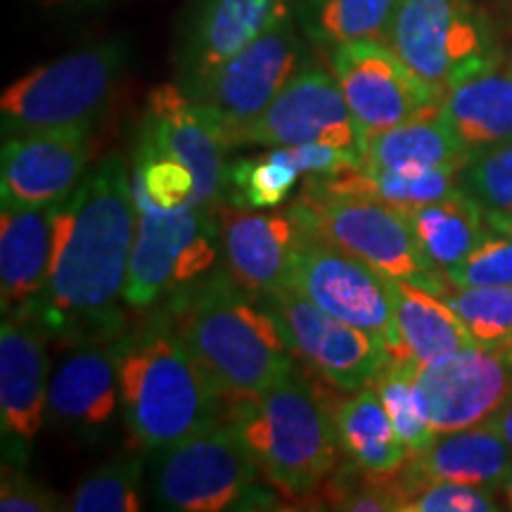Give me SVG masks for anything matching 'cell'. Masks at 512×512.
<instances>
[{"instance_id": "d6986e66", "label": "cell", "mask_w": 512, "mask_h": 512, "mask_svg": "<svg viewBox=\"0 0 512 512\" xmlns=\"http://www.w3.org/2000/svg\"><path fill=\"white\" fill-rule=\"evenodd\" d=\"M48 354L43 328L5 316L0 330V427L10 458L24 460L48 413Z\"/></svg>"}, {"instance_id": "4316f807", "label": "cell", "mask_w": 512, "mask_h": 512, "mask_svg": "<svg viewBox=\"0 0 512 512\" xmlns=\"http://www.w3.org/2000/svg\"><path fill=\"white\" fill-rule=\"evenodd\" d=\"M335 425L339 451L363 475L394 477L411 458L373 384L337 403Z\"/></svg>"}, {"instance_id": "3957f363", "label": "cell", "mask_w": 512, "mask_h": 512, "mask_svg": "<svg viewBox=\"0 0 512 512\" xmlns=\"http://www.w3.org/2000/svg\"><path fill=\"white\" fill-rule=\"evenodd\" d=\"M114 349L121 413L131 437L147 453L176 446L221 420L223 396L169 316L121 332Z\"/></svg>"}, {"instance_id": "7a4b0ae2", "label": "cell", "mask_w": 512, "mask_h": 512, "mask_svg": "<svg viewBox=\"0 0 512 512\" xmlns=\"http://www.w3.org/2000/svg\"><path fill=\"white\" fill-rule=\"evenodd\" d=\"M166 316L228 403L261 394L297 368L271 313L223 268L171 294Z\"/></svg>"}, {"instance_id": "d590c367", "label": "cell", "mask_w": 512, "mask_h": 512, "mask_svg": "<svg viewBox=\"0 0 512 512\" xmlns=\"http://www.w3.org/2000/svg\"><path fill=\"white\" fill-rule=\"evenodd\" d=\"M460 185L486 211L512 214V140L467 159Z\"/></svg>"}, {"instance_id": "1f68e13d", "label": "cell", "mask_w": 512, "mask_h": 512, "mask_svg": "<svg viewBox=\"0 0 512 512\" xmlns=\"http://www.w3.org/2000/svg\"><path fill=\"white\" fill-rule=\"evenodd\" d=\"M373 387L380 394L384 411L392 418L396 432L408 446L411 456L427 451L439 434L432 427L430 411H427V403L415 382L411 363L392 358L375 377Z\"/></svg>"}, {"instance_id": "f6af8a7d", "label": "cell", "mask_w": 512, "mask_h": 512, "mask_svg": "<svg viewBox=\"0 0 512 512\" xmlns=\"http://www.w3.org/2000/svg\"><path fill=\"white\" fill-rule=\"evenodd\" d=\"M505 67H508V72L512 74V50L508 55H505Z\"/></svg>"}, {"instance_id": "4dcf8cb0", "label": "cell", "mask_w": 512, "mask_h": 512, "mask_svg": "<svg viewBox=\"0 0 512 512\" xmlns=\"http://www.w3.org/2000/svg\"><path fill=\"white\" fill-rule=\"evenodd\" d=\"M401 0H297L294 17L313 46L332 50L342 43L387 41Z\"/></svg>"}, {"instance_id": "5b68a950", "label": "cell", "mask_w": 512, "mask_h": 512, "mask_svg": "<svg viewBox=\"0 0 512 512\" xmlns=\"http://www.w3.org/2000/svg\"><path fill=\"white\" fill-rule=\"evenodd\" d=\"M128 64L124 36L83 46L10 83L0 98L3 136L48 128H93Z\"/></svg>"}, {"instance_id": "603a6c76", "label": "cell", "mask_w": 512, "mask_h": 512, "mask_svg": "<svg viewBox=\"0 0 512 512\" xmlns=\"http://www.w3.org/2000/svg\"><path fill=\"white\" fill-rule=\"evenodd\" d=\"M510 467L512 448L489 422H482L467 430L439 434L427 451L408 458V463L396 472V484L403 503L430 482L472 484L501 491Z\"/></svg>"}, {"instance_id": "8d00e7d4", "label": "cell", "mask_w": 512, "mask_h": 512, "mask_svg": "<svg viewBox=\"0 0 512 512\" xmlns=\"http://www.w3.org/2000/svg\"><path fill=\"white\" fill-rule=\"evenodd\" d=\"M456 287H510L512 285V240L505 235L486 238L470 256L446 273Z\"/></svg>"}, {"instance_id": "d4e9b609", "label": "cell", "mask_w": 512, "mask_h": 512, "mask_svg": "<svg viewBox=\"0 0 512 512\" xmlns=\"http://www.w3.org/2000/svg\"><path fill=\"white\" fill-rule=\"evenodd\" d=\"M503 64L467 76L441 98L439 117L470 155L512 140V74Z\"/></svg>"}, {"instance_id": "74e56055", "label": "cell", "mask_w": 512, "mask_h": 512, "mask_svg": "<svg viewBox=\"0 0 512 512\" xmlns=\"http://www.w3.org/2000/svg\"><path fill=\"white\" fill-rule=\"evenodd\" d=\"M498 491L484 486L430 482L403 503L401 512H496Z\"/></svg>"}, {"instance_id": "f546056e", "label": "cell", "mask_w": 512, "mask_h": 512, "mask_svg": "<svg viewBox=\"0 0 512 512\" xmlns=\"http://www.w3.org/2000/svg\"><path fill=\"white\" fill-rule=\"evenodd\" d=\"M465 164H448L425 171H384V169H363L328 178H306L320 190L337 192V195L361 197V200H375L392 204L399 209H413L420 204H430L463 188L460 174Z\"/></svg>"}, {"instance_id": "9c48e42d", "label": "cell", "mask_w": 512, "mask_h": 512, "mask_svg": "<svg viewBox=\"0 0 512 512\" xmlns=\"http://www.w3.org/2000/svg\"><path fill=\"white\" fill-rule=\"evenodd\" d=\"M138 207L136 242L124 302L131 309H147L159 299L195 283L221 256L219 211L204 207L162 209L133 185Z\"/></svg>"}, {"instance_id": "44dd1931", "label": "cell", "mask_w": 512, "mask_h": 512, "mask_svg": "<svg viewBox=\"0 0 512 512\" xmlns=\"http://www.w3.org/2000/svg\"><path fill=\"white\" fill-rule=\"evenodd\" d=\"M121 403L117 349L105 342H81L50 375L48 418L81 439H100Z\"/></svg>"}, {"instance_id": "277c9868", "label": "cell", "mask_w": 512, "mask_h": 512, "mask_svg": "<svg viewBox=\"0 0 512 512\" xmlns=\"http://www.w3.org/2000/svg\"><path fill=\"white\" fill-rule=\"evenodd\" d=\"M228 420L259 463L261 477L292 501L323 489L335 472V408L302 370L292 368L261 394L230 401Z\"/></svg>"}, {"instance_id": "ee69618b", "label": "cell", "mask_w": 512, "mask_h": 512, "mask_svg": "<svg viewBox=\"0 0 512 512\" xmlns=\"http://www.w3.org/2000/svg\"><path fill=\"white\" fill-rule=\"evenodd\" d=\"M498 5H501V10L505 12V15L512 17V0H498Z\"/></svg>"}, {"instance_id": "ffe728a7", "label": "cell", "mask_w": 512, "mask_h": 512, "mask_svg": "<svg viewBox=\"0 0 512 512\" xmlns=\"http://www.w3.org/2000/svg\"><path fill=\"white\" fill-rule=\"evenodd\" d=\"M304 235L302 223L290 207L273 214H261L259 209H221L223 271L252 297L287 287L292 256Z\"/></svg>"}, {"instance_id": "6da1fadb", "label": "cell", "mask_w": 512, "mask_h": 512, "mask_svg": "<svg viewBox=\"0 0 512 512\" xmlns=\"http://www.w3.org/2000/svg\"><path fill=\"white\" fill-rule=\"evenodd\" d=\"M136 228L133 164L112 152L57 209L53 273L36 304L19 318L81 342H102V332L124 328L119 302Z\"/></svg>"}, {"instance_id": "ba28073f", "label": "cell", "mask_w": 512, "mask_h": 512, "mask_svg": "<svg viewBox=\"0 0 512 512\" xmlns=\"http://www.w3.org/2000/svg\"><path fill=\"white\" fill-rule=\"evenodd\" d=\"M304 233L366 261L392 280H411L439 292L448 280L434 275L422 259L406 211L392 204L320 190L309 181L290 207Z\"/></svg>"}, {"instance_id": "cb8c5ba5", "label": "cell", "mask_w": 512, "mask_h": 512, "mask_svg": "<svg viewBox=\"0 0 512 512\" xmlns=\"http://www.w3.org/2000/svg\"><path fill=\"white\" fill-rule=\"evenodd\" d=\"M62 204V202H60ZM5 209L0 214V294L5 316H24L53 273L57 209Z\"/></svg>"}, {"instance_id": "2e32d148", "label": "cell", "mask_w": 512, "mask_h": 512, "mask_svg": "<svg viewBox=\"0 0 512 512\" xmlns=\"http://www.w3.org/2000/svg\"><path fill=\"white\" fill-rule=\"evenodd\" d=\"M93 128H48L5 138L0 197L5 209L53 207L67 200L88 174Z\"/></svg>"}, {"instance_id": "484cf974", "label": "cell", "mask_w": 512, "mask_h": 512, "mask_svg": "<svg viewBox=\"0 0 512 512\" xmlns=\"http://www.w3.org/2000/svg\"><path fill=\"white\" fill-rule=\"evenodd\" d=\"M389 283H392L396 332H399V356L394 361L422 366L434 358L477 344L441 294L411 280L389 278Z\"/></svg>"}, {"instance_id": "30bf717a", "label": "cell", "mask_w": 512, "mask_h": 512, "mask_svg": "<svg viewBox=\"0 0 512 512\" xmlns=\"http://www.w3.org/2000/svg\"><path fill=\"white\" fill-rule=\"evenodd\" d=\"M254 299L278 323L294 358L337 392L354 394L368 387L392 361L380 337L332 318L292 287Z\"/></svg>"}, {"instance_id": "5bb4252c", "label": "cell", "mask_w": 512, "mask_h": 512, "mask_svg": "<svg viewBox=\"0 0 512 512\" xmlns=\"http://www.w3.org/2000/svg\"><path fill=\"white\" fill-rule=\"evenodd\" d=\"M361 145L354 117L335 74L309 60L283 93L259 117L228 136L230 147H297V145Z\"/></svg>"}, {"instance_id": "b9f144b4", "label": "cell", "mask_w": 512, "mask_h": 512, "mask_svg": "<svg viewBox=\"0 0 512 512\" xmlns=\"http://www.w3.org/2000/svg\"><path fill=\"white\" fill-rule=\"evenodd\" d=\"M486 221H489V228L494 230V233L505 235V238L512 240V214H503V211H486Z\"/></svg>"}, {"instance_id": "4fadbf2b", "label": "cell", "mask_w": 512, "mask_h": 512, "mask_svg": "<svg viewBox=\"0 0 512 512\" xmlns=\"http://www.w3.org/2000/svg\"><path fill=\"white\" fill-rule=\"evenodd\" d=\"M361 138L439 112L441 95L403 64L387 41L363 38L328 50Z\"/></svg>"}, {"instance_id": "7bdbcfd3", "label": "cell", "mask_w": 512, "mask_h": 512, "mask_svg": "<svg viewBox=\"0 0 512 512\" xmlns=\"http://www.w3.org/2000/svg\"><path fill=\"white\" fill-rule=\"evenodd\" d=\"M501 494H503L505 508L512 510V467H510V472H508V475H505V479H503V484H501Z\"/></svg>"}, {"instance_id": "7c38bea8", "label": "cell", "mask_w": 512, "mask_h": 512, "mask_svg": "<svg viewBox=\"0 0 512 512\" xmlns=\"http://www.w3.org/2000/svg\"><path fill=\"white\" fill-rule=\"evenodd\" d=\"M290 15L228 57L188 93L226 131V138L259 117L309 62V50Z\"/></svg>"}, {"instance_id": "60d3db41", "label": "cell", "mask_w": 512, "mask_h": 512, "mask_svg": "<svg viewBox=\"0 0 512 512\" xmlns=\"http://www.w3.org/2000/svg\"><path fill=\"white\" fill-rule=\"evenodd\" d=\"M486 422H489V425L505 439V444L512 448V399L505 403V406L498 408Z\"/></svg>"}, {"instance_id": "8fae6325", "label": "cell", "mask_w": 512, "mask_h": 512, "mask_svg": "<svg viewBox=\"0 0 512 512\" xmlns=\"http://www.w3.org/2000/svg\"><path fill=\"white\" fill-rule=\"evenodd\" d=\"M287 287L332 318L380 337L389 356H399L392 283L366 261L330 242L304 235L292 256Z\"/></svg>"}, {"instance_id": "f1b7e54d", "label": "cell", "mask_w": 512, "mask_h": 512, "mask_svg": "<svg viewBox=\"0 0 512 512\" xmlns=\"http://www.w3.org/2000/svg\"><path fill=\"white\" fill-rule=\"evenodd\" d=\"M358 152L363 169L384 171H425L448 164H467L472 157L439 112L403 121L384 131L366 133Z\"/></svg>"}, {"instance_id": "f35d334b", "label": "cell", "mask_w": 512, "mask_h": 512, "mask_svg": "<svg viewBox=\"0 0 512 512\" xmlns=\"http://www.w3.org/2000/svg\"><path fill=\"white\" fill-rule=\"evenodd\" d=\"M60 498L53 491L38 484L29 475L17 470H5L0 486V510L3 512H53L60 510Z\"/></svg>"}, {"instance_id": "9a60e30c", "label": "cell", "mask_w": 512, "mask_h": 512, "mask_svg": "<svg viewBox=\"0 0 512 512\" xmlns=\"http://www.w3.org/2000/svg\"><path fill=\"white\" fill-rule=\"evenodd\" d=\"M437 434L482 425L512 399V349L472 344L413 366Z\"/></svg>"}, {"instance_id": "ab89813d", "label": "cell", "mask_w": 512, "mask_h": 512, "mask_svg": "<svg viewBox=\"0 0 512 512\" xmlns=\"http://www.w3.org/2000/svg\"><path fill=\"white\" fill-rule=\"evenodd\" d=\"M36 3L50 12H62V15H86V12L107 8L112 0H36Z\"/></svg>"}, {"instance_id": "e575fe53", "label": "cell", "mask_w": 512, "mask_h": 512, "mask_svg": "<svg viewBox=\"0 0 512 512\" xmlns=\"http://www.w3.org/2000/svg\"><path fill=\"white\" fill-rule=\"evenodd\" d=\"M133 185L143 192L150 202L162 209H178L190 204L195 197V176L183 162L164 152L162 147L147 140L136 138L133 147Z\"/></svg>"}, {"instance_id": "e0dca14e", "label": "cell", "mask_w": 512, "mask_h": 512, "mask_svg": "<svg viewBox=\"0 0 512 512\" xmlns=\"http://www.w3.org/2000/svg\"><path fill=\"white\" fill-rule=\"evenodd\" d=\"M140 136L162 147L195 176L192 207L219 209L226 195L228 138L223 126L178 83H164L147 95Z\"/></svg>"}, {"instance_id": "52a82bcc", "label": "cell", "mask_w": 512, "mask_h": 512, "mask_svg": "<svg viewBox=\"0 0 512 512\" xmlns=\"http://www.w3.org/2000/svg\"><path fill=\"white\" fill-rule=\"evenodd\" d=\"M387 43L441 98L458 81L505 62L494 24L475 0H401Z\"/></svg>"}, {"instance_id": "d6a6232c", "label": "cell", "mask_w": 512, "mask_h": 512, "mask_svg": "<svg viewBox=\"0 0 512 512\" xmlns=\"http://www.w3.org/2000/svg\"><path fill=\"white\" fill-rule=\"evenodd\" d=\"M143 472V456H117L83 477L64 508L72 512H138L143 508Z\"/></svg>"}, {"instance_id": "836d02e7", "label": "cell", "mask_w": 512, "mask_h": 512, "mask_svg": "<svg viewBox=\"0 0 512 512\" xmlns=\"http://www.w3.org/2000/svg\"><path fill=\"white\" fill-rule=\"evenodd\" d=\"M437 294L451 304L477 344L512 349V285L456 287L446 283Z\"/></svg>"}, {"instance_id": "8992f818", "label": "cell", "mask_w": 512, "mask_h": 512, "mask_svg": "<svg viewBox=\"0 0 512 512\" xmlns=\"http://www.w3.org/2000/svg\"><path fill=\"white\" fill-rule=\"evenodd\" d=\"M259 463L230 420L152 453V498L174 512L266 510L273 496L256 479Z\"/></svg>"}, {"instance_id": "7402d4cb", "label": "cell", "mask_w": 512, "mask_h": 512, "mask_svg": "<svg viewBox=\"0 0 512 512\" xmlns=\"http://www.w3.org/2000/svg\"><path fill=\"white\" fill-rule=\"evenodd\" d=\"M361 166V152L354 147L297 145L271 147V152L228 164L226 200L235 209H273L297 188L299 178H328Z\"/></svg>"}, {"instance_id": "ac0fdd59", "label": "cell", "mask_w": 512, "mask_h": 512, "mask_svg": "<svg viewBox=\"0 0 512 512\" xmlns=\"http://www.w3.org/2000/svg\"><path fill=\"white\" fill-rule=\"evenodd\" d=\"M294 8L297 0H190L176 38V83L190 93Z\"/></svg>"}, {"instance_id": "83f0119b", "label": "cell", "mask_w": 512, "mask_h": 512, "mask_svg": "<svg viewBox=\"0 0 512 512\" xmlns=\"http://www.w3.org/2000/svg\"><path fill=\"white\" fill-rule=\"evenodd\" d=\"M403 211L411 221L422 259L439 278H446L453 266H458L489 238L484 207L463 188L444 200Z\"/></svg>"}]
</instances>
